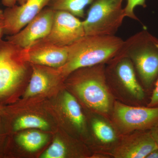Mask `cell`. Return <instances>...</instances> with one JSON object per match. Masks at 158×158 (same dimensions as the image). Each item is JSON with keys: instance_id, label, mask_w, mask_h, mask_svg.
<instances>
[{"instance_id": "obj_1", "label": "cell", "mask_w": 158, "mask_h": 158, "mask_svg": "<svg viewBox=\"0 0 158 158\" xmlns=\"http://www.w3.org/2000/svg\"><path fill=\"white\" fill-rule=\"evenodd\" d=\"M106 64L79 69L66 77L67 84L92 113L110 120L115 98L108 87Z\"/></svg>"}, {"instance_id": "obj_2", "label": "cell", "mask_w": 158, "mask_h": 158, "mask_svg": "<svg viewBox=\"0 0 158 158\" xmlns=\"http://www.w3.org/2000/svg\"><path fill=\"white\" fill-rule=\"evenodd\" d=\"M124 41L116 35H85L69 46L67 61L58 70L66 78L79 69L106 64L119 53Z\"/></svg>"}, {"instance_id": "obj_3", "label": "cell", "mask_w": 158, "mask_h": 158, "mask_svg": "<svg viewBox=\"0 0 158 158\" xmlns=\"http://www.w3.org/2000/svg\"><path fill=\"white\" fill-rule=\"evenodd\" d=\"M119 53L131 61L145 91H152L158 78V38L144 29L124 40Z\"/></svg>"}, {"instance_id": "obj_4", "label": "cell", "mask_w": 158, "mask_h": 158, "mask_svg": "<svg viewBox=\"0 0 158 158\" xmlns=\"http://www.w3.org/2000/svg\"><path fill=\"white\" fill-rule=\"evenodd\" d=\"M105 74L108 87L116 100L131 106H144L146 92L128 57L118 53L106 63Z\"/></svg>"}, {"instance_id": "obj_5", "label": "cell", "mask_w": 158, "mask_h": 158, "mask_svg": "<svg viewBox=\"0 0 158 158\" xmlns=\"http://www.w3.org/2000/svg\"><path fill=\"white\" fill-rule=\"evenodd\" d=\"M32 69L23 49L6 39H0V106L12 102Z\"/></svg>"}, {"instance_id": "obj_6", "label": "cell", "mask_w": 158, "mask_h": 158, "mask_svg": "<svg viewBox=\"0 0 158 158\" xmlns=\"http://www.w3.org/2000/svg\"><path fill=\"white\" fill-rule=\"evenodd\" d=\"M123 0H95L83 21L85 35H115L126 17Z\"/></svg>"}, {"instance_id": "obj_7", "label": "cell", "mask_w": 158, "mask_h": 158, "mask_svg": "<svg viewBox=\"0 0 158 158\" xmlns=\"http://www.w3.org/2000/svg\"><path fill=\"white\" fill-rule=\"evenodd\" d=\"M110 120L121 135L150 130L158 122V107L131 106L115 100Z\"/></svg>"}, {"instance_id": "obj_8", "label": "cell", "mask_w": 158, "mask_h": 158, "mask_svg": "<svg viewBox=\"0 0 158 158\" xmlns=\"http://www.w3.org/2000/svg\"><path fill=\"white\" fill-rule=\"evenodd\" d=\"M85 35L83 21L65 11H56L49 34L41 41L68 47Z\"/></svg>"}, {"instance_id": "obj_9", "label": "cell", "mask_w": 158, "mask_h": 158, "mask_svg": "<svg viewBox=\"0 0 158 158\" xmlns=\"http://www.w3.org/2000/svg\"><path fill=\"white\" fill-rule=\"evenodd\" d=\"M55 11L48 6L45 7L21 31L9 35L6 39L21 48H28L49 34Z\"/></svg>"}, {"instance_id": "obj_10", "label": "cell", "mask_w": 158, "mask_h": 158, "mask_svg": "<svg viewBox=\"0 0 158 158\" xmlns=\"http://www.w3.org/2000/svg\"><path fill=\"white\" fill-rule=\"evenodd\" d=\"M157 148L149 130L135 131L121 135L118 144L110 154V158H146Z\"/></svg>"}, {"instance_id": "obj_11", "label": "cell", "mask_w": 158, "mask_h": 158, "mask_svg": "<svg viewBox=\"0 0 158 158\" xmlns=\"http://www.w3.org/2000/svg\"><path fill=\"white\" fill-rule=\"evenodd\" d=\"M51 0H27L21 5L7 7L4 11L5 34L17 33L47 7Z\"/></svg>"}, {"instance_id": "obj_12", "label": "cell", "mask_w": 158, "mask_h": 158, "mask_svg": "<svg viewBox=\"0 0 158 158\" xmlns=\"http://www.w3.org/2000/svg\"><path fill=\"white\" fill-rule=\"evenodd\" d=\"M69 46H61L40 40L23 49L27 60L31 64L59 68L65 65L68 57Z\"/></svg>"}, {"instance_id": "obj_13", "label": "cell", "mask_w": 158, "mask_h": 158, "mask_svg": "<svg viewBox=\"0 0 158 158\" xmlns=\"http://www.w3.org/2000/svg\"><path fill=\"white\" fill-rule=\"evenodd\" d=\"M90 122L91 133L98 158H110V154L118 144L121 135L109 118L93 113Z\"/></svg>"}, {"instance_id": "obj_14", "label": "cell", "mask_w": 158, "mask_h": 158, "mask_svg": "<svg viewBox=\"0 0 158 158\" xmlns=\"http://www.w3.org/2000/svg\"><path fill=\"white\" fill-rule=\"evenodd\" d=\"M32 73L25 97L29 98L43 93L59 79H63L58 69L31 64Z\"/></svg>"}, {"instance_id": "obj_15", "label": "cell", "mask_w": 158, "mask_h": 158, "mask_svg": "<svg viewBox=\"0 0 158 158\" xmlns=\"http://www.w3.org/2000/svg\"><path fill=\"white\" fill-rule=\"evenodd\" d=\"M62 106L66 118L79 133H85L86 121L78 102L72 94L65 91L62 97Z\"/></svg>"}, {"instance_id": "obj_16", "label": "cell", "mask_w": 158, "mask_h": 158, "mask_svg": "<svg viewBox=\"0 0 158 158\" xmlns=\"http://www.w3.org/2000/svg\"><path fill=\"white\" fill-rule=\"evenodd\" d=\"M48 137L46 134L36 130L19 133L13 138V142L30 152L38 150L45 144Z\"/></svg>"}, {"instance_id": "obj_17", "label": "cell", "mask_w": 158, "mask_h": 158, "mask_svg": "<svg viewBox=\"0 0 158 158\" xmlns=\"http://www.w3.org/2000/svg\"><path fill=\"white\" fill-rule=\"evenodd\" d=\"M8 125V130L14 133L27 129H39L45 130L48 129V122L39 116L27 115L12 118Z\"/></svg>"}, {"instance_id": "obj_18", "label": "cell", "mask_w": 158, "mask_h": 158, "mask_svg": "<svg viewBox=\"0 0 158 158\" xmlns=\"http://www.w3.org/2000/svg\"><path fill=\"white\" fill-rule=\"evenodd\" d=\"M95 0H51L48 7L55 11H68L79 18L85 17V9Z\"/></svg>"}, {"instance_id": "obj_19", "label": "cell", "mask_w": 158, "mask_h": 158, "mask_svg": "<svg viewBox=\"0 0 158 158\" xmlns=\"http://www.w3.org/2000/svg\"><path fill=\"white\" fill-rule=\"evenodd\" d=\"M68 149L63 141L56 138L50 146L40 156L42 158H64L67 155Z\"/></svg>"}, {"instance_id": "obj_20", "label": "cell", "mask_w": 158, "mask_h": 158, "mask_svg": "<svg viewBox=\"0 0 158 158\" xmlns=\"http://www.w3.org/2000/svg\"><path fill=\"white\" fill-rule=\"evenodd\" d=\"M127 3L124 8V13L126 17L130 19L139 21L135 13V9L137 6H142L143 8H146L147 5L146 0H127Z\"/></svg>"}, {"instance_id": "obj_21", "label": "cell", "mask_w": 158, "mask_h": 158, "mask_svg": "<svg viewBox=\"0 0 158 158\" xmlns=\"http://www.w3.org/2000/svg\"><path fill=\"white\" fill-rule=\"evenodd\" d=\"M146 106L149 107H158V78L154 86L151 95Z\"/></svg>"}, {"instance_id": "obj_22", "label": "cell", "mask_w": 158, "mask_h": 158, "mask_svg": "<svg viewBox=\"0 0 158 158\" xmlns=\"http://www.w3.org/2000/svg\"><path fill=\"white\" fill-rule=\"evenodd\" d=\"M149 131L158 146V122Z\"/></svg>"}, {"instance_id": "obj_23", "label": "cell", "mask_w": 158, "mask_h": 158, "mask_svg": "<svg viewBox=\"0 0 158 158\" xmlns=\"http://www.w3.org/2000/svg\"><path fill=\"white\" fill-rule=\"evenodd\" d=\"M3 6L7 7H11L16 5L17 0H2Z\"/></svg>"}, {"instance_id": "obj_24", "label": "cell", "mask_w": 158, "mask_h": 158, "mask_svg": "<svg viewBox=\"0 0 158 158\" xmlns=\"http://www.w3.org/2000/svg\"><path fill=\"white\" fill-rule=\"evenodd\" d=\"M2 116H0V155L2 154V142L3 141V138H4V136L3 135H2V132H1V129H2Z\"/></svg>"}, {"instance_id": "obj_25", "label": "cell", "mask_w": 158, "mask_h": 158, "mask_svg": "<svg viewBox=\"0 0 158 158\" xmlns=\"http://www.w3.org/2000/svg\"><path fill=\"white\" fill-rule=\"evenodd\" d=\"M146 158H158V148L150 153Z\"/></svg>"}, {"instance_id": "obj_26", "label": "cell", "mask_w": 158, "mask_h": 158, "mask_svg": "<svg viewBox=\"0 0 158 158\" xmlns=\"http://www.w3.org/2000/svg\"><path fill=\"white\" fill-rule=\"evenodd\" d=\"M5 34L4 32V25L3 20H0V39H2L3 35Z\"/></svg>"}, {"instance_id": "obj_27", "label": "cell", "mask_w": 158, "mask_h": 158, "mask_svg": "<svg viewBox=\"0 0 158 158\" xmlns=\"http://www.w3.org/2000/svg\"><path fill=\"white\" fill-rule=\"evenodd\" d=\"M6 107L0 106V116H3L6 113Z\"/></svg>"}, {"instance_id": "obj_28", "label": "cell", "mask_w": 158, "mask_h": 158, "mask_svg": "<svg viewBox=\"0 0 158 158\" xmlns=\"http://www.w3.org/2000/svg\"><path fill=\"white\" fill-rule=\"evenodd\" d=\"M4 18V11L0 9V20H3Z\"/></svg>"}, {"instance_id": "obj_29", "label": "cell", "mask_w": 158, "mask_h": 158, "mask_svg": "<svg viewBox=\"0 0 158 158\" xmlns=\"http://www.w3.org/2000/svg\"><path fill=\"white\" fill-rule=\"evenodd\" d=\"M27 0H17V2L18 3L19 5H22L25 2H26Z\"/></svg>"}]
</instances>
